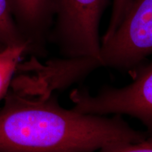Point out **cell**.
<instances>
[{
  "mask_svg": "<svg viewBox=\"0 0 152 152\" xmlns=\"http://www.w3.org/2000/svg\"><path fill=\"white\" fill-rule=\"evenodd\" d=\"M147 137L120 115L66 109L53 94L33 96L9 89L0 108V152H96Z\"/></svg>",
  "mask_w": 152,
  "mask_h": 152,
  "instance_id": "6da1fadb",
  "label": "cell"
},
{
  "mask_svg": "<svg viewBox=\"0 0 152 152\" xmlns=\"http://www.w3.org/2000/svg\"><path fill=\"white\" fill-rule=\"evenodd\" d=\"M110 0H53L54 26L49 39L61 58H91L89 71L96 70L102 42L99 24Z\"/></svg>",
  "mask_w": 152,
  "mask_h": 152,
  "instance_id": "7a4b0ae2",
  "label": "cell"
},
{
  "mask_svg": "<svg viewBox=\"0 0 152 152\" xmlns=\"http://www.w3.org/2000/svg\"><path fill=\"white\" fill-rule=\"evenodd\" d=\"M132 83L104 87L96 94L75 90L70 94L75 111L94 115H127L138 119L152 135V61L132 71Z\"/></svg>",
  "mask_w": 152,
  "mask_h": 152,
  "instance_id": "3957f363",
  "label": "cell"
},
{
  "mask_svg": "<svg viewBox=\"0 0 152 152\" xmlns=\"http://www.w3.org/2000/svg\"><path fill=\"white\" fill-rule=\"evenodd\" d=\"M152 54V0H132L121 23L102 42L96 68L132 71Z\"/></svg>",
  "mask_w": 152,
  "mask_h": 152,
  "instance_id": "277c9868",
  "label": "cell"
},
{
  "mask_svg": "<svg viewBox=\"0 0 152 152\" xmlns=\"http://www.w3.org/2000/svg\"><path fill=\"white\" fill-rule=\"evenodd\" d=\"M14 19L28 45V54L45 56L54 23L53 0H9Z\"/></svg>",
  "mask_w": 152,
  "mask_h": 152,
  "instance_id": "5b68a950",
  "label": "cell"
},
{
  "mask_svg": "<svg viewBox=\"0 0 152 152\" xmlns=\"http://www.w3.org/2000/svg\"><path fill=\"white\" fill-rule=\"evenodd\" d=\"M28 53L26 45L5 47L0 50V102L8 93L19 64Z\"/></svg>",
  "mask_w": 152,
  "mask_h": 152,
  "instance_id": "8992f818",
  "label": "cell"
},
{
  "mask_svg": "<svg viewBox=\"0 0 152 152\" xmlns=\"http://www.w3.org/2000/svg\"><path fill=\"white\" fill-rule=\"evenodd\" d=\"M20 45H26L28 47L14 19L10 1L0 0V45L8 47Z\"/></svg>",
  "mask_w": 152,
  "mask_h": 152,
  "instance_id": "52a82bcc",
  "label": "cell"
},
{
  "mask_svg": "<svg viewBox=\"0 0 152 152\" xmlns=\"http://www.w3.org/2000/svg\"><path fill=\"white\" fill-rule=\"evenodd\" d=\"M131 1L132 0H113L109 27L107 28L106 33L104 34L102 42L107 40L115 31L120 23L122 21L123 16L128 10Z\"/></svg>",
  "mask_w": 152,
  "mask_h": 152,
  "instance_id": "ba28073f",
  "label": "cell"
},
{
  "mask_svg": "<svg viewBox=\"0 0 152 152\" xmlns=\"http://www.w3.org/2000/svg\"><path fill=\"white\" fill-rule=\"evenodd\" d=\"M96 152H152V135L141 142L112 145Z\"/></svg>",
  "mask_w": 152,
  "mask_h": 152,
  "instance_id": "9c48e42d",
  "label": "cell"
},
{
  "mask_svg": "<svg viewBox=\"0 0 152 152\" xmlns=\"http://www.w3.org/2000/svg\"><path fill=\"white\" fill-rule=\"evenodd\" d=\"M4 47H3V46H1V45H0V50H1V49H2Z\"/></svg>",
  "mask_w": 152,
  "mask_h": 152,
  "instance_id": "30bf717a",
  "label": "cell"
}]
</instances>
